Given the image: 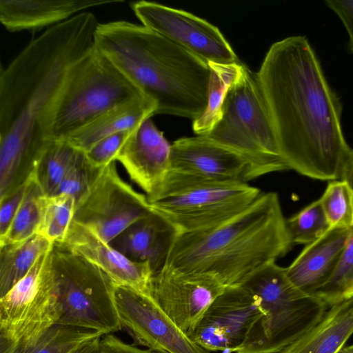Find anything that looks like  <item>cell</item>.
I'll return each mask as SVG.
<instances>
[{
	"instance_id": "cb8c5ba5",
	"label": "cell",
	"mask_w": 353,
	"mask_h": 353,
	"mask_svg": "<svg viewBox=\"0 0 353 353\" xmlns=\"http://www.w3.org/2000/svg\"><path fill=\"white\" fill-rule=\"evenodd\" d=\"M53 245L36 234L23 241L0 246V298L21 280Z\"/></svg>"
},
{
	"instance_id": "1f68e13d",
	"label": "cell",
	"mask_w": 353,
	"mask_h": 353,
	"mask_svg": "<svg viewBox=\"0 0 353 353\" xmlns=\"http://www.w3.org/2000/svg\"><path fill=\"white\" fill-rule=\"evenodd\" d=\"M319 200L331 228L353 227V193L345 182L331 181Z\"/></svg>"
},
{
	"instance_id": "9a60e30c",
	"label": "cell",
	"mask_w": 353,
	"mask_h": 353,
	"mask_svg": "<svg viewBox=\"0 0 353 353\" xmlns=\"http://www.w3.org/2000/svg\"><path fill=\"white\" fill-rule=\"evenodd\" d=\"M216 276L165 265L153 275L151 295L188 335L210 305L228 288Z\"/></svg>"
},
{
	"instance_id": "83f0119b",
	"label": "cell",
	"mask_w": 353,
	"mask_h": 353,
	"mask_svg": "<svg viewBox=\"0 0 353 353\" xmlns=\"http://www.w3.org/2000/svg\"><path fill=\"white\" fill-rule=\"evenodd\" d=\"M77 149L64 141H52L34 173V179L45 196L57 191Z\"/></svg>"
},
{
	"instance_id": "ac0fdd59",
	"label": "cell",
	"mask_w": 353,
	"mask_h": 353,
	"mask_svg": "<svg viewBox=\"0 0 353 353\" xmlns=\"http://www.w3.org/2000/svg\"><path fill=\"white\" fill-rule=\"evenodd\" d=\"M61 244L98 267L116 285L151 295L154 273L150 264L129 259L92 228L72 221Z\"/></svg>"
},
{
	"instance_id": "7c38bea8",
	"label": "cell",
	"mask_w": 353,
	"mask_h": 353,
	"mask_svg": "<svg viewBox=\"0 0 353 353\" xmlns=\"http://www.w3.org/2000/svg\"><path fill=\"white\" fill-rule=\"evenodd\" d=\"M131 7L142 25L207 63L240 62L219 29L208 21L186 11L154 2L136 1Z\"/></svg>"
},
{
	"instance_id": "4dcf8cb0",
	"label": "cell",
	"mask_w": 353,
	"mask_h": 353,
	"mask_svg": "<svg viewBox=\"0 0 353 353\" xmlns=\"http://www.w3.org/2000/svg\"><path fill=\"white\" fill-rule=\"evenodd\" d=\"M286 226L293 245H307L319 239L331 228L319 199L286 219Z\"/></svg>"
},
{
	"instance_id": "ffe728a7",
	"label": "cell",
	"mask_w": 353,
	"mask_h": 353,
	"mask_svg": "<svg viewBox=\"0 0 353 353\" xmlns=\"http://www.w3.org/2000/svg\"><path fill=\"white\" fill-rule=\"evenodd\" d=\"M178 233L165 219L152 211L109 243L129 259L150 264L154 274L165 265Z\"/></svg>"
},
{
	"instance_id": "9c48e42d",
	"label": "cell",
	"mask_w": 353,
	"mask_h": 353,
	"mask_svg": "<svg viewBox=\"0 0 353 353\" xmlns=\"http://www.w3.org/2000/svg\"><path fill=\"white\" fill-rule=\"evenodd\" d=\"M50 259L57 296V323L103 335L120 330L114 281L63 244L53 245Z\"/></svg>"
},
{
	"instance_id": "e575fe53",
	"label": "cell",
	"mask_w": 353,
	"mask_h": 353,
	"mask_svg": "<svg viewBox=\"0 0 353 353\" xmlns=\"http://www.w3.org/2000/svg\"><path fill=\"white\" fill-rule=\"evenodd\" d=\"M29 181L8 196L0 200V237L4 236L8 230L25 196Z\"/></svg>"
},
{
	"instance_id": "d4e9b609",
	"label": "cell",
	"mask_w": 353,
	"mask_h": 353,
	"mask_svg": "<svg viewBox=\"0 0 353 353\" xmlns=\"http://www.w3.org/2000/svg\"><path fill=\"white\" fill-rule=\"evenodd\" d=\"M208 63L210 69L208 105L201 116L193 121V130L196 135L207 134L219 120L227 92L239 73L241 63Z\"/></svg>"
},
{
	"instance_id": "8d00e7d4",
	"label": "cell",
	"mask_w": 353,
	"mask_h": 353,
	"mask_svg": "<svg viewBox=\"0 0 353 353\" xmlns=\"http://www.w3.org/2000/svg\"><path fill=\"white\" fill-rule=\"evenodd\" d=\"M100 344L101 353H162L126 343L113 334L103 335L101 338Z\"/></svg>"
},
{
	"instance_id": "5bb4252c",
	"label": "cell",
	"mask_w": 353,
	"mask_h": 353,
	"mask_svg": "<svg viewBox=\"0 0 353 353\" xmlns=\"http://www.w3.org/2000/svg\"><path fill=\"white\" fill-rule=\"evenodd\" d=\"M114 301L122 327L138 344L162 353H210L183 332L152 295L116 285Z\"/></svg>"
},
{
	"instance_id": "4fadbf2b",
	"label": "cell",
	"mask_w": 353,
	"mask_h": 353,
	"mask_svg": "<svg viewBox=\"0 0 353 353\" xmlns=\"http://www.w3.org/2000/svg\"><path fill=\"white\" fill-rule=\"evenodd\" d=\"M260 300L241 284L228 287L207 308L190 339L208 352L235 353L263 314Z\"/></svg>"
},
{
	"instance_id": "44dd1931",
	"label": "cell",
	"mask_w": 353,
	"mask_h": 353,
	"mask_svg": "<svg viewBox=\"0 0 353 353\" xmlns=\"http://www.w3.org/2000/svg\"><path fill=\"white\" fill-rule=\"evenodd\" d=\"M123 0H1L0 21L10 32L35 31L68 20L88 8Z\"/></svg>"
},
{
	"instance_id": "d6986e66",
	"label": "cell",
	"mask_w": 353,
	"mask_h": 353,
	"mask_svg": "<svg viewBox=\"0 0 353 353\" xmlns=\"http://www.w3.org/2000/svg\"><path fill=\"white\" fill-rule=\"evenodd\" d=\"M351 228H330L319 239L307 245L285 268L288 277L299 290L314 296L329 281L339 263Z\"/></svg>"
},
{
	"instance_id": "6da1fadb",
	"label": "cell",
	"mask_w": 353,
	"mask_h": 353,
	"mask_svg": "<svg viewBox=\"0 0 353 353\" xmlns=\"http://www.w3.org/2000/svg\"><path fill=\"white\" fill-rule=\"evenodd\" d=\"M89 12L48 28L0 72V200L27 183L52 142L48 114L74 64L94 47Z\"/></svg>"
},
{
	"instance_id": "3957f363",
	"label": "cell",
	"mask_w": 353,
	"mask_h": 353,
	"mask_svg": "<svg viewBox=\"0 0 353 353\" xmlns=\"http://www.w3.org/2000/svg\"><path fill=\"white\" fill-rule=\"evenodd\" d=\"M95 46L146 97L156 114L192 119L206 109L208 63L168 39L127 21L99 23Z\"/></svg>"
},
{
	"instance_id": "52a82bcc",
	"label": "cell",
	"mask_w": 353,
	"mask_h": 353,
	"mask_svg": "<svg viewBox=\"0 0 353 353\" xmlns=\"http://www.w3.org/2000/svg\"><path fill=\"white\" fill-rule=\"evenodd\" d=\"M145 97L94 45L70 69L48 114L46 132L62 141L106 112Z\"/></svg>"
},
{
	"instance_id": "8fae6325",
	"label": "cell",
	"mask_w": 353,
	"mask_h": 353,
	"mask_svg": "<svg viewBox=\"0 0 353 353\" xmlns=\"http://www.w3.org/2000/svg\"><path fill=\"white\" fill-rule=\"evenodd\" d=\"M152 211L145 194L121 178L114 161L99 170L88 190L77 202L73 221L92 228L110 243Z\"/></svg>"
},
{
	"instance_id": "d6a6232c",
	"label": "cell",
	"mask_w": 353,
	"mask_h": 353,
	"mask_svg": "<svg viewBox=\"0 0 353 353\" xmlns=\"http://www.w3.org/2000/svg\"><path fill=\"white\" fill-rule=\"evenodd\" d=\"M101 169L93 167L85 152L77 150L55 194L72 196L77 203L88 190Z\"/></svg>"
},
{
	"instance_id": "f1b7e54d",
	"label": "cell",
	"mask_w": 353,
	"mask_h": 353,
	"mask_svg": "<svg viewBox=\"0 0 353 353\" xmlns=\"http://www.w3.org/2000/svg\"><path fill=\"white\" fill-rule=\"evenodd\" d=\"M43 195L34 177L28 185L23 201L0 246L23 241L37 234L41 220V199Z\"/></svg>"
},
{
	"instance_id": "836d02e7",
	"label": "cell",
	"mask_w": 353,
	"mask_h": 353,
	"mask_svg": "<svg viewBox=\"0 0 353 353\" xmlns=\"http://www.w3.org/2000/svg\"><path fill=\"white\" fill-rule=\"evenodd\" d=\"M131 131L114 134L94 144L85 152L89 163L93 167L101 169L116 161L117 157Z\"/></svg>"
},
{
	"instance_id": "277c9868",
	"label": "cell",
	"mask_w": 353,
	"mask_h": 353,
	"mask_svg": "<svg viewBox=\"0 0 353 353\" xmlns=\"http://www.w3.org/2000/svg\"><path fill=\"white\" fill-rule=\"evenodd\" d=\"M292 246L278 194L262 192L249 208L218 225L178 233L165 265L210 274L230 287Z\"/></svg>"
},
{
	"instance_id": "603a6c76",
	"label": "cell",
	"mask_w": 353,
	"mask_h": 353,
	"mask_svg": "<svg viewBox=\"0 0 353 353\" xmlns=\"http://www.w3.org/2000/svg\"><path fill=\"white\" fill-rule=\"evenodd\" d=\"M353 334V298L330 307L322 319L278 353H341Z\"/></svg>"
},
{
	"instance_id": "f35d334b",
	"label": "cell",
	"mask_w": 353,
	"mask_h": 353,
	"mask_svg": "<svg viewBox=\"0 0 353 353\" xmlns=\"http://www.w3.org/2000/svg\"><path fill=\"white\" fill-rule=\"evenodd\" d=\"M101 337L88 341L69 353H101L100 341Z\"/></svg>"
},
{
	"instance_id": "ab89813d",
	"label": "cell",
	"mask_w": 353,
	"mask_h": 353,
	"mask_svg": "<svg viewBox=\"0 0 353 353\" xmlns=\"http://www.w3.org/2000/svg\"><path fill=\"white\" fill-rule=\"evenodd\" d=\"M341 353H353V344L344 347Z\"/></svg>"
},
{
	"instance_id": "2e32d148",
	"label": "cell",
	"mask_w": 353,
	"mask_h": 353,
	"mask_svg": "<svg viewBox=\"0 0 353 353\" xmlns=\"http://www.w3.org/2000/svg\"><path fill=\"white\" fill-rule=\"evenodd\" d=\"M171 145L149 118L131 131L117 157L150 203L171 171Z\"/></svg>"
},
{
	"instance_id": "4316f807",
	"label": "cell",
	"mask_w": 353,
	"mask_h": 353,
	"mask_svg": "<svg viewBox=\"0 0 353 353\" xmlns=\"http://www.w3.org/2000/svg\"><path fill=\"white\" fill-rule=\"evenodd\" d=\"M75 199L67 194L43 195L37 234L53 244L64 242L74 219Z\"/></svg>"
},
{
	"instance_id": "f546056e",
	"label": "cell",
	"mask_w": 353,
	"mask_h": 353,
	"mask_svg": "<svg viewBox=\"0 0 353 353\" xmlns=\"http://www.w3.org/2000/svg\"><path fill=\"white\" fill-rule=\"evenodd\" d=\"M314 296L329 307L353 298V227L335 271Z\"/></svg>"
},
{
	"instance_id": "30bf717a",
	"label": "cell",
	"mask_w": 353,
	"mask_h": 353,
	"mask_svg": "<svg viewBox=\"0 0 353 353\" xmlns=\"http://www.w3.org/2000/svg\"><path fill=\"white\" fill-rule=\"evenodd\" d=\"M51 249L0 298V352L34 342L58 322Z\"/></svg>"
},
{
	"instance_id": "ba28073f",
	"label": "cell",
	"mask_w": 353,
	"mask_h": 353,
	"mask_svg": "<svg viewBox=\"0 0 353 353\" xmlns=\"http://www.w3.org/2000/svg\"><path fill=\"white\" fill-rule=\"evenodd\" d=\"M261 191L241 181H213L170 171L161 191L150 203L154 212L179 233L218 225L239 214Z\"/></svg>"
},
{
	"instance_id": "7402d4cb",
	"label": "cell",
	"mask_w": 353,
	"mask_h": 353,
	"mask_svg": "<svg viewBox=\"0 0 353 353\" xmlns=\"http://www.w3.org/2000/svg\"><path fill=\"white\" fill-rule=\"evenodd\" d=\"M156 112L153 101L146 97L137 98L106 112L62 141L85 152L110 135L133 130Z\"/></svg>"
},
{
	"instance_id": "e0dca14e",
	"label": "cell",
	"mask_w": 353,
	"mask_h": 353,
	"mask_svg": "<svg viewBox=\"0 0 353 353\" xmlns=\"http://www.w3.org/2000/svg\"><path fill=\"white\" fill-rule=\"evenodd\" d=\"M170 159L171 171L177 174L205 180L248 181L246 159L203 135L174 141Z\"/></svg>"
},
{
	"instance_id": "5b68a950",
	"label": "cell",
	"mask_w": 353,
	"mask_h": 353,
	"mask_svg": "<svg viewBox=\"0 0 353 353\" xmlns=\"http://www.w3.org/2000/svg\"><path fill=\"white\" fill-rule=\"evenodd\" d=\"M241 284L259 298L264 314L235 353H278L314 326L329 307L299 290L286 268L275 261L255 270Z\"/></svg>"
},
{
	"instance_id": "74e56055",
	"label": "cell",
	"mask_w": 353,
	"mask_h": 353,
	"mask_svg": "<svg viewBox=\"0 0 353 353\" xmlns=\"http://www.w3.org/2000/svg\"><path fill=\"white\" fill-rule=\"evenodd\" d=\"M340 180L345 182L353 193V149L343 164Z\"/></svg>"
},
{
	"instance_id": "484cf974",
	"label": "cell",
	"mask_w": 353,
	"mask_h": 353,
	"mask_svg": "<svg viewBox=\"0 0 353 353\" xmlns=\"http://www.w3.org/2000/svg\"><path fill=\"white\" fill-rule=\"evenodd\" d=\"M102 336L93 330L56 323L34 342L0 353H69Z\"/></svg>"
},
{
	"instance_id": "8992f818",
	"label": "cell",
	"mask_w": 353,
	"mask_h": 353,
	"mask_svg": "<svg viewBox=\"0 0 353 353\" xmlns=\"http://www.w3.org/2000/svg\"><path fill=\"white\" fill-rule=\"evenodd\" d=\"M203 136L236 151L246 159L248 181L289 169L280 154L256 73L243 63L227 92L219 120Z\"/></svg>"
},
{
	"instance_id": "d590c367",
	"label": "cell",
	"mask_w": 353,
	"mask_h": 353,
	"mask_svg": "<svg viewBox=\"0 0 353 353\" xmlns=\"http://www.w3.org/2000/svg\"><path fill=\"white\" fill-rule=\"evenodd\" d=\"M326 6L343 23L349 37V47L353 53V0H326Z\"/></svg>"
},
{
	"instance_id": "7a4b0ae2",
	"label": "cell",
	"mask_w": 353,
	"mask_h": 353,
	"mask_svg": "<svg viewBox=\"0 0 353 353\" xmlns=\"http://www.w3.org/2000/svg\"><path fill=\"white\" fill-rule=\"evenodd\" d=\"M256 76L289 169L314 179H340L352 148L343 135L341 101L308 39L296 35L274 43Z\"/></svg>"
}]
</instances>
